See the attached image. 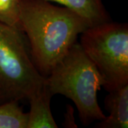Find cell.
Here are the masks:
<instances>
[{"instance_id": "obj_1", "label": "cell", "mask_w": 128, "mask_h": 128, "mask_svg": "<svg viewBox=\"0 0 128 128\" xmlns=\"http://www.w3.org/2000/svg\"><path fill=\"white\" fill-rule=\"evenodd\" d=\"M88 27L84 18L65 6L44 0L21 1L18 28L25 34L32 60L44 77Z\"/></svg>"}, {"instance_id": "obj_2", "label": "cell", "mask_w": 128, "mask_h": 128, "mask_svg": "<svg viewBox=\"0 0 128 128\" xmlns=\"http://www.w3.org/2000/svg\"><path fill=\"white\" fill-rule=\"evenodd\" d=\"M50 93L63 95L73 101L83 125L105 119L98 102V92L105 80L96 66L75 43L46 77Z\"/></svg>"}, {"instance_id": "obj_3", "label": "cell", "mask_w": 128, "mask_h": 128, "mask_svg": "<svg viewBox=\"0 0 128 128\" xmlns=\"http://www.w3.org/2000/svg\"><path fill=\"white\" fill-rule=\"evenodd\" d=\"M45 80L28 52L23 32L0 22V103L28 100Z\"/></svg>"}, {"instance_id": "obj_4", "label": "cell", "mask_w": 128, "mask_h": 128, "mask_svg": "<svg viewBox=\"0 0 128 128\" xmlns=\"http://www.w3.org/2000/svg\"><path fill=\"white\" fill-rule=\"evenodd\" d=\"M80 45L96 66L109 92L128 84V24L107 22L80 34Z\"/></svg>"}, {"instance_id": "obj_5", "label": "cell", "mask_w": 128, "mask_h": 128, "mask_svg": "<svg viewBox=\"0 0 128 128\" xmlns=\"http://www.w3.org/2000/svg\"><path fill=\"white\" fill-rule=\"evenodd\" d=\"M105 99V109L109 116L96 124L99 128H128V84L108 92Z\"/></svg>"}, {"instance_id": "obj_6", "label": "cell", "mask_w": 128, "mask_h": 128, "mask_svg": "<svg viewBox=\"0 0 128 128\" xmlns=\"http://www.w3.org/2000/svg\"><path fill=\"white\" fill-rule=\"evenodd\" d=\"M52 97L45 80L44 86L28 100L30 110L27 112L26 128H58L50 110Z\"/></svg>"}, {"instance_id": "obj_7", "label": "cell", "mask_w": 128, "mask_h": 128, "mask_svg": "<svg viewBox=\"0 0 128 128\" xmlns=\"http://www.w3.org/2000/svg\"><path fill=\"white\" fill-rule=\"evenodd\" d=\"M56 2L83 18L90 26L110 22V17L102 0H44Z\"/></svg>"}, {"instance_id": "obj_8", "label": "cell", "mask_w": 128, "mask_h": 128, "mask_svg": "<svg viewBox=\"0 0 128 128\" xmlns=\"http://www.w3.org/2000/svg\"><path fill=\"white\" fill-rule=\"evenodd\" d=\"M27 118L18 101L0 103V128H26Z\"/></svg>"}, {"instance_id": "obj_9", "label": "cell", "mask_w": 128, "mask_h": 128, "mask_svg": "<svg viewBox=\"0 0 128 128\" xmlns=\"http://www.w3.org/2000/svg\"><path fill=\"white\" fill-rule=\"evenodd\" d=\"M22 0H0V22L18 28Z\"/></svg>"}, {"instance_id": "obj_10", "label": "cell", "mask_w": 128, "mask_h": 128, "mask_svg": "<svg viewBox=\"0 0 128 128\" xmlns=\"http://www.w3.org/2000/svg\"><path fill=\"white\" fill-rule=\"evenodd\" d=\"M74 110L70 105H67L66 106V112L64 114V121L62 125L64 128H77V124L75 122L74 118Z\"/></svg>"}]
</instances>
